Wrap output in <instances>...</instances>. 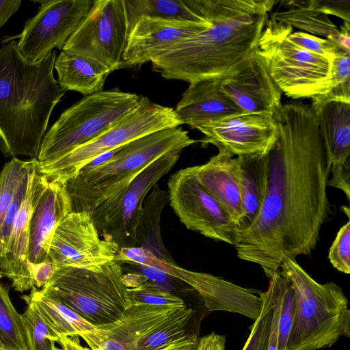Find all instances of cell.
Returning <instances> with one entry per match:
<instances>
[{
  "instance_id": "1",
  "label": "cell",
  "mask_w": 350,
  "mask_h": 350,
  "mask_svg": "<svg viewBox=\"0 0 350 350\" xmlns=\"http://www.w3.org/2000/svg\"><path fill=\"white\" fill-rule=\"evenodd\" d=\"M276 121L278 137L268 153L262 208L233 245L239 258L265 273L280 270L285 258L310 255L332 211L329 166L312 108L301 102L283 105Z\"/></svg>"
},
{
  "instance_id": "2",
  "label": "cell",
  "mask_w": 350,
  "mask_h": 350,
  "mask_svg": "<svg viewBox=\"0 0 350 350\" xmlns=\"http://www.w3.org/2000/svg\"><path fill=\"white\" fill-rule=\"evenodd\" d=\"M210 23L151 60L166 79L189 83L236 74L258 49L275 0H202Z\"/></svg>"
},
{
  "instance_id": "3",
  "label": "cell",
  "mask_w": 350,
  "mask_h": 350,
  "mask_svg": "<svg viewBox=\"0 0 350 350\" xmlns=\"http://www.w3.org/2000/svg\"><path fill=\"white\" fill-rule=\"evenodd\" d=\"M17 42L0 47V150L7 157L37 159L51 114L66 91L53 75L56 51L31 62Z\"/></svg>"
},
{
  "instance_id": "4",
  "label": "cell",
  "mask_w": 350,
  "mask_h": 350,
  "mask_svg": "<svg viewBox=\"0 0 350 350\" xmlns=\"http://www.w3.org/2000/svg\"><path fill=\"white\" fill-rule=\"evenodd\" d=\"M196 142L181 127L159 130L129 142L105 163L81 170L65 183L72 211L91 212L124 189L154 160L170 152L183 151Z\"/></svg>"
},
{
  "instance_id": "5",
  "label": "cell",
  "mask_w": 350,
  "mask_h": 350,
  "mask_svg": "<svg viewBox=\"0 0 350 350\" xmlns=\"http://www.w3.org/2000/svg\"><path fill=\"white\" fill-rule=\"evenodd\" d=\"M281 274L294 291V315L286 350H319L350 336V310L342 289L320 284L296 261L284 258Z\"/></svg>"
},
{
  "instance_id": "6",
  "label": "cell",
  "mask_w": 350,
  "mask_h": 350,
  "mask_svg": "<svg viewBox=\"0 0 350 350\" xmlns=\"http://www.w3.org/2000/svg\"><path fill=\"white\" fill-rule=\"evenodd\" d=\"M122 275L115 260L96 270L55 267L42 288L93 325L100 326L118 321L133 305Z\"/></svg>"
},
{
  "instance_id": "7",
  "label": "cell",
  "mask_w": 350,
  "mask_h": 350,
  "mask_svg": "<svg viewBox=\"0 0 350 350\" xmlns=\"http://www.w3.org/2000/svg\"><path fill=\"white\" fill-rule=\"evenodd\" d=\"M144 98L118 89L85 96L45 133L37 160L42 164L53 161L94 139L136 109Z\"/></svg>"
},
{
  "instance_id": "8",
  "label": "cell",
  "mask_w": 350,
  "mask_h": 350,
  "mask_svg": "<svg viewBox=\"0 0 350 350\" xmlns=\"http://www.w3.org/2000/svg\"><path fill=\"white\" fill-rule=\"evenodd\" d=\"M293 28L269 18L258 41V51L282 93L292 98H312L326 92L331 60L292 43Z\"/></svg>"
},
{
  "instance_id": "9",
  "label": "cell",
  "mask_w": 350,
  "mask_h": 350,
  "mask_svg": "<svg viewBox=\"0 0 350 350\" xmlns=\"http://www.w3.org/2000/svg\"><path fill=\"white\" fill-rule=\"evenodd\" d=\"M181 124L174 109L154 103L145 97L136 109L94 139L53 161L39 162L38 170L49 180L66 183L98 156L144 135Z\"/></svg>"
},
{
  "instance_id": "10",
  "label": "cell",
  "mask_w": 350,
  "mask_h": 350,
  "mask_svg": "<svg viewBox=\"0 0 350 350\" xmlns=\"http://www.w3.org/2000/svg\"><path fill=\"white\" fill-rule=\"evenodd\" d=\"M182 151L167 152L144 168L123 190L90 213L101 239L119 247H135V236L145 198L178 161Z\"/></svg>"
},
{
  "instance_id": "11",
  "label": "cell",
  "mask_w": 350,
  "mask_h": 350,
  "mask_svg": "<svg viewBox=\"0 0 350 350\" xmlns=\"http://www.w3.org/2000/svg\"><path fill=\"white\" fill-rule=\"evenodd\" d=\"M129 35L124 0H96L62 51L90 57L112 72L124 67Z\"/></svg>"
},
{
  "instance_id": "12",
  "label": "cell",
  "mask_w": 350,
  "mask_h": 350,
  "mask_svg": "<svg viewBox=\"0 0 350 350\" xmlns=\"http://www.w3.org/2000/svg\"><path fill=\"white\" fill-rule=\"evenodd\" d=\"M167 187L170 204L187 229L234 245L236 225L200 184L194 166L181 169L171 175Z\"/></svg>"
},
{
  "instance_id": "13",
  "label": "cell",
  "mask_w": 350,
  "mask_h": 350,
  "mask_svg": "<svg viewBox=\"0 0 350 350\" xmlns=\"http://www.w3.org/2000/svg\"><path fill=\"white\" fill-rule=\"evenodd\" d=\"M36 14L27 20L17 36L18 51L27 61L40 62L55 48L62 50L90 10L92 0L39 1Z\"/></svg>"
},
{
  "instance_id": "14",
  "label": "cell",
  "mask_w": 350,
  "mask_h": 350,
  "mask_svg": "<svg viewBox=\"0 0 350 350\" xmlns=\"http://www.w3.org/2000/svg\"><path fill=\"white\" fill-rule=\"evenodd\" d=\"M119 246L100 238L88 211H72L59 224L48 252L55 267L96 270L115 260Z\"/></svg>"
},
{
  "instance_id": "15",
  "label": "cell",
  "mask_w": 350,
  "mask_h": 350,
  "mask_svg": "<svg viewBox=\"0 0 350 350\" xmlns=\"http://www.w3.org/2000/svg\"><path fill=\"white\" fill-rule=\"evenodd\" d=\"M198 130L202 143L224 148L234 156L267 154L278 137L276 120L267 115L239 113L211 122Z\"/></svg>"
},
{
  "instance_id": "16",
  "label": "cell",
  "mask_w": 350,
  "mask_h": 350,
  "mask_svg": "<svg viewBox=\"0 0 350 350\" xmlns=\"http://www.w3.org/2000/svg\"><path fill=\"white\" fill-rule=\"evenodd\" d=\"M151 265L188 284L201 296L208 311L238 313L255 321L262 306L261 291L238 286L208 273L182 268L174 261L153 257Z\"/></svg>"
},
{
  "instance_id": "17",
  "label": "cell",
  "mask_w": 350,
  "mask_h": 350,
  "mask_svg": "<svg viewBox=\"0 0 350 350\" xmlns=\"http://www.w3.org/2000/svg\"><path fill=\"white\" fill-rule=\"evenodd\" d=\"M191 2L203 15V21L140 17L129 35L123 56V66H141L151 62L167 49L207 27L210 21L202 0H191Z\"/></svg>"
},
{
  "instance_id": "18",
  "label": "cell",
  "mask_w": 350,
  "mask_h": 350,
  "mask_svg": "<svg viewBox=\"0 0 350 350\" xmlns=\"http://www.w3.org/2000/svg\"><path fill=\"white\" fill-rule=\"evenodd\" d=\"M221 89L242 113L265 114L276 120L282 111V92L258 49L236 74L221 79Z\"/></svg>"
},
{
  "instance_id": "19",
  "label": "cell",
  "mask_w": 350,
  "mask_h": 350,
  "mask_svg": "<svg viewBox=\"0 0 350 350\" xmlns=\"http://www.w3.org/2000/svg\"><path fill=\"white\" fill-rule=\"evenodd\" d=\"M312 109L329 166L327 187L340 189L349 200L350 103L332 100Z\"/></svg>"
},
{
  "instance_id": "20",
  "label": "cell",
  "mask_w": 350,
  "mask_h": 350,
  "mask_svg": "<svg viewBox=\"0 0 350 350\" xmlns=\"http://www.w3.org/2000/svg\"><path fill=\"white\" fill-rule=\"evenodd\" d=\"M38 165L39 161L34 159L25 199L16 215L4 256L0 259L1 275L10 279L14 290L21 293L35 286L31 262L27 259L29 226L36 200L47 182L39 172Z\"/></svg>"
},
{
  "instance_id": "21",
  "label": "cell",
  "mask_w": 350,
  "mask_h": 350,
  "mask_svg": "<svg viewBox=\"0 0 350 350\" xmlns=\"http://www.w3.org/2000/svg\"><path fill=\"white\" fill-rule=\"evenodd\" d=\"M180 308L133 304L118 321L95 326L80 337L92 350H133L142 339Z\"/></svg>"
},
{
  "instance_id": "22",
  "label": "cell",
  "mask_w": 350,
  "mask_h": 350,
  "mask_svg": "<svg viewBox=\"0 0 350 350\" xmlns=\"http://www.w3.org/2000/svg\"><path fill=\"white\" fill-rule=\"evenodd\" d=\"M71 212V200L65 183L47 180L30 217L27 254L29 262L36 264L49 261V249L55 231Z\"/></svg>"
},
{
  "instance_id": "23",
  "label": "cell",
  "mask_w": 350,
  "mask_h": 350,
  "mask_svg": "<svg viewBox=\"0 0 350 350\" xmlns=\"http://www.w3.org/2000/svg\"><path fill=\"white\" fill-rule=\"evenodd\" d=\"M202 165L194 166L200 184L215 199L237 226L243 215L240 160L224 148Z\"/></svg>"
},
{
  "instance_id": "24",
  "label": "cell",
  "mask_w": 350,
  "mask_h": 350,
  "mask_svg": "<svg viewBox=\"0 0 350 350\" xmlns=\"http://www.w3.org/2000/svg\"><path fill=\"white\" fill-rule=\"evenodd\" d=\"M221 79H206L189 83L174 109L182 124L200 129L223 118L241 113L221 90Z\"/></svg>"
},
{
  "instance_id": "25",
  "label": "cell",
  "mask_w": 350,
  "mask_h": 350,
  "mask_svg": "<svg viewBox=\"0 0 350 350\" xmlns=\"http://www.w3.org/2000/svg\"><path fill=\"white\" fill-rule=\"evenodd\" d=\"M237 157L240 160V193L243 215L237 226L236 239L258 217L266 196L268 182V154Z\"/></svg>"
},
{
  "instance_id": "26",
  "label": "cell",
  "mask_w": 350,
  "mask_h": 350,
  "mask_svg": "<svg viewBox=\"0 0 350 350\" xmlns=\"http://www.w3.org/2000/svg\"><path fill=\"white\" fill-rule=\"evenodd\" d=\"M54 69L64 91H76L85 96L103 91L105 80L111 73L96 60L63 51L56 57Z\"/></svg>"
},
{
  "instance_id": "27",
  "label": "cell",
  "mask_w": 350,
  "mask_h": 350,
  "mask_svg": "<svg viewBox=\"0 0 350 350\" xmlns=\"http://www.w3.org/2000/svg\"><path fill=\"white\" fill-rule=\"evenodd\" d=\"M168 202V193L157 184L149 191L138 221L135 247L146 248L160 258L174 261L163 245L161 233V213Z\"/></svg>"
},
{
  "instance_id": "28",
  "label": "cell",
  "mask_w": 350,
  "mask_h": 350,
  "mask_svg": "<svg viewBox=\"0 0 350 350\" xmlns=\"http://www.w3.org/2000/svg\"><path fill=\"white\" fill-rule=\"evenodd\" d=\"M22 298L27 299L35 304L43 319L59 336H80L95 328L94 325L42 288L38 290L33 286L30 293L22 296Z\"/></svg>"
},
{
  "instance_id": "29",
  "label": "cell",
  "mask_w": 350,
  "mask_h": 350,
  "mask_svg": "<svg viewBox=\"0 0 350 350\" xmlns=\"http://www.w3.org/2000/svg\"><path fill=\"white\" fill-rule=\"evenodd\" d=\"M284 9L269 16L271 19L293 27L326 38L336 44L339 29L329 17L316 8L315 0L281 1Z\"/></svg>"
},
{
  "instance_id": "30",
  "label": "cell",
  "mask_w": 350,
  "mask_h": 350,
  "mask_svg": "<svg viewBox=\"0 0 350 350\" xmlns=\"http://www.w3.org/2000/svg\"><path fill=\"white\" fill-rule=\"evenodd\" d=\"M129 33L142 16L202 21L203 15L191 0H124Z\"/></svg>"
},
{
  "instance_id": "31",
  "label": "cell",
  "mask_w": 350,
  "mask_h": 350,
  "mask_svg": "<svg viewBox=\"0 0 350 350\" xmlns=\"http://www.w3.org/2000/svg\"><path fill=\"white\" fill-rule=\"evenodd\" d=\"M269 279L267 289L260 293L261 312L251 327L250 336L242 350H268L271 325L275 307L280 271L265 273Z\"/></svg>"
},
{
  "instance_id": "32",
  "label": "cell",
  "mask_w": 350,
  "mask_h": 350,
  "mask_svg": "<svg viewBox=\"0 0 350 350\" xmlns=\"http://www.w3.org/2000/svg\"><path fill=\"white\" fill-rule=\"evenodd\" d=\"M0 337L5 350H29L22 316L10 299L8 286L1 280Z\"/></svg>"
},
{
  "instance_id": "33",
  "label": "cell",
  "mask_w": 350,
  "mask_h": 350,
  "mask_svg": "<svg viewBox=\"0 0 350 350\" xmlns=\"http://www.w3.org/2000/svg\"><path fill=\"white\" fill-rule=\"evenodd\" d=\"M27 307L21 314L29 350H57L55 342L60 336L43 319L35 304L22 298Z\"/></svg>"
},
{
  "instance_id": "34",
  "label": "cell",
  "mask_w": 350,
  "mask_h": 350,
  "mask_svg": "<svg viewBox=\"0 0 350 350\" xmlns=\"http://www.w3.org/2000/svg\"><path fill=\"white\" fill-rule=\"evenodd\" d=\"M30 164L16 157L6 163L0 172V229L14 197L17 187Z\"/></svg>"
},
{
  "instance_id": "35",
  "label": "cell",
  "mask_w": 350,
  "mask_h": 350,
  "mask_svg": "<svg viewBox=\"0 0 350 350\" xmlns=\"http://www.w3.org/2000/svg\"><path fill=\"white\" fill-rule=\"evenodd\" d=\"M133 304H147L162 307H182L186 306L183 299L164 292L148 281L142 285L129 288Z\"/></svg>"
},
{
  "instance_id": "36",
  "label": "cell",
  "mask_w": 350,
  "mask_h": 350,
  "mask_svg": "<svg viewBox=\"0 0 350 350\" xmlns=\"http://www.w3.org/2000/svg\"><path fill=\"white\" fill-rule=\"evenodd\" d=\"M33 159H31L30 160V164L17 187L14 197L1 226L0 259L4 256L16 215L25 199L29 185L30 170L33 163Z\"/></svg>"
},
{
  "instance_id": "37",
  "label": "cell",
  "mask_w": 350,
  "mask_h": 350,
  "mask_svg": "<svg viewBox=\"0 0 350 350\" xmlns=\"http://www.w3.org/2000/svg\"><path fill=\"white\" fill-rule=\"evenodd\" d=\"M328 258L338 271L350 273V221L338 230L329 251Z\"/></svg>"
},
{
  "instance_id": "38",
  "label": "cell",
  "mask_w": 350,
  "mask_h": 350,
  "mask_svg": "<svg viewBox=\"0 0 350 350\" xmlns=\"http://www.w3.org/2000/svg\"><path fill=\"white\" fill-rule=\"evenodd\" d=\"M287 38L294 44L331 61L341 51L334 42L328 39L301 31H291Z\"/></svg>"
},
{
  "instance_id": "39",
  "label": "cell",
  "mask_w": 350,
  "mask_h": 350,
  "mask_svg": "<svg viewBox=\"0 0 350 350\" xmlns=\"http://www.w3.org/2000/svg\"><path fill=\"white\" fill-rule=\"evenodd\" d=\"M294 305V291L291 283L286 279L278 319V350H286L288 336L293 324Z\"/></svg>"
},
{
  "instance_id": "40",
  "label": "cell",
  "mask_w": 350,
  "mask_h": 350,
  "mask_svg": "<svg viewBox=\"0 0 350 350\" xmlns=\"http://www.w3.org/2000/svg\"><path fill=\"white\" fill-rule=\"evenodd\" d=\"M132 265L133 272L138 273L146 278L147 281L159 289L172 293L174 290L173 277L163 271L152 266L142 264L129 263Z\"/></svg>"
},
{
  "instance_id": "41",
  "label": "cell",
  "mask_w": 350,
  "mask_h": 350,
  "mask_svg": "<svg viewBox=\"0 0 350 350\" xmlns=\"http://www.w3.org/2000/svg\"><path fill=\"white\" fill-rule=\"evenodd\" d=\"M349 81H350V54L340 51L331 61V77L325 93Z\"/></svg>"
},
{
  "instance_id": "42",
  "label": "cell",
  "mask_w": 350,
  "mask_h": 350,
  "mask_svg": "<svg viewBox=\"0 0 350 350\" xmlns=\"http://www.w3.org/2000/svg\"><path fill=\"white\" fill-rule=\"evenodd\" d=\"M317 9L327 15L340 18L343 22L350 21V1L315 0Z\"/></svg>"
},
{
  "instance_id": "43",
  "label": "cell",
  "mask_w": 350,
  "mask_h": 350,
  "mask_svg": "<svg viewBox=\"0 0 350 350\" xmlns=\"http://www.w3.org/2000/svg\"><path fill=\"white\" fill-rule=\"evenodd\" d=\"M286 279L280 272L278 278V291L275 300V307L273 313L271 329L269 337L268 350H278V319L280 307L284 290Z\"/></svg>"
},
{
  "instance_id": "44",
  "label": "cell",
  "mask_w": 350,
  "mask_h": 350,
  "mask_svg": "<svg viewBox=\"0 0 350 350\" xmlns=\"http://www.w3.org/2000/svg\"><path fill=\"white\" fill-rule=\"evenodd\" d=\"M55 266L50 261L31 263V275L35 286L38 288L44 286L54 272Z\"/></svg>"
},
{
  "instance_id": "45",
  "label": "cell",
  "mask_w": 350,
  "mask_h": 350,
  "mask_svg": "<svg viewBox=\"0 0 350 350\" xmlns=\"http://www.w3.org/2000/svg\"><path fill=\"white\" fill-rule=\"evenodd\" d=\"M194 350H226V337L213 332L200 338Z\"/></svg>"
},
{
  "instance_id": "46",
  "label": "cell",
  "mask_w": 350,
  "mask_h": 350,
  "mask_svg": "<svg viewBox=\"0 0 350 350\" xmlns=\"http://www.w3.org/2000/svg\"><path fill=\"white\" fill-rule=\"evenodd\" d=\"M21 3V0H0V28L18 11Z\"/></svg>"
},
{
  "instance_id": "47",
  "label": "cell",
  "mask_w": 350,
  "mask_h": 350,
  "mask_svg": "<svg viewBox=\"0 0 350 350\" xmlns=\"http://www.w3.org/2000/svg\"><path fill=\"white\" fill-rule=\"evenodd\" d=\"M198 338L196 334H186L173 342L166 350H194Z\"/></svg>"
},
{
  "instance_id": "48",
  "label": "cell",
  "mask_w": 350,
  "mask_h": 350,
  "mask_svg": "<svg viewBox=\"0 0 350 350\" xmlns=\"http://www.w3.org/2000/svg\"><path fill=\"white\" fill-rule=\"evenodd\" d=\"M338 47L343 52L350 54V24L343 22L339 29L336 42Z\"/></svg>"
},
{
  "instance_id": "49",
  "label": "cell",
  "mask_w": 350,
  "mask_h": 350,
  "mask_svg": "<svg viewBox=\"0 0 350 350\" xmlns=\"http://www.w3.org/2000/svg\"><path fill=\"white\" fill-rule=\"evenodd\" d=\"M61 348L57 350H91L87 347H83L80 344L78 336H62L58 341Z\"/></svg>"
},
{
  "instance_id": "50",
  "label": "cell",
  "mask_w": 350,
  "mask_h": 350,
  "mask_svg": "<svg viewBox=\"0 0 350 350\" xmlns=\"http://www.w3.org/2000/svg\"><path fill=\"white\" fill-rule=\"evenodd\" d=\"M122 279L125 285L129 288H136L147 281L146 277L140 273L135 272H131L123 274Z\"/></svg>"
},
{
  "instance_id": "51",
  "label": "cell",
  "mask_w": 350,
  "mask_h": 350,
  "mask_svg": "<svg viewBox=\"0 0 350 350\" xmlns=\"http://www.w3.org/2000/svg\"><path fill=\"white\" fill-rule=\"evenodd\" d=\"M0 350H5V347H4V345L3 344L1 337H0Z\"/></svg>"
},
{
  "instance_id": "52",
  "label": "cell",
  "mask_w": 350,
  "mask_h": 350,
  "mask_svg": "<svg viewBox=\"0 0 350 350\" xmlns=\"http://www.w3.org/2000/svg\"><path fill=\"white\" fill-rule=\"evenodd\" d=\"M92 350V349H91Z\"/></svg>"
}]
</instances>
